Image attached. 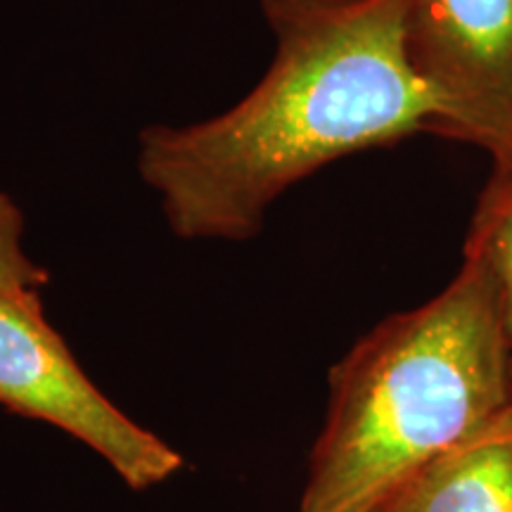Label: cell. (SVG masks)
<instances>
[{"label": "cell", "mask_w": 512, "mask_h": 512, "mask_svg": "<svg viewBox=\"0 0 512 512\" xmlns=\"http://www.w3.org/2000/svg\"><path fill=\"white\" fill-rule=\"evenodd\" d=\"M24 216L8 192L0 190V292L41 290L50 273L24 252Z\"/></svg>", "instance_id": "cell-7"}, {"label": "cell", "mask_w": 512, "mask_h": 512, "mask_svg": "<svg viewBox=\"0 0 512 512\" xmlns=\"http://www.w3.org/2000/svg\"><path fill=\"white\" fill-rule=\"evenodd\" d=\"M465 254L482 261L496 280L505 328L512 339V162H494L472 216Z\"/></svg>", "instance_id": "cell-6"}, {"label": "cell", "mask_w": 512, "mask_h": 512, "mask_svg": "<svg viewBox=\"0 0 512 512\" xmlns=\"http://www.w3.org/2000/svg\"><path fill=\"white\" fill-rule=\"evenodd\" d=\"M510 394H512V344H510Z\"/></svg>", "instance_id": "cell-9"}, {"label": "cell", "mask_w": 512, "mask_h": 512, "mask_svg": "<svg viewBox=\"0 0 512 512\" xmlns=\"http://www.w3.org/2000/svg\"><path fill=\"white\" fill-rule=\"evenodd\" d=\"M510 344L496 280L465 254L444 292L332 366L299 512H380L512 401Z\"/></svg>", "instance_id": "cell-2"}, {"label": "cell", "mask_w": 512, "mask_h": 512, "mask_svg": "<svg viewBox=\"0 0 512 512\" xmlns=\"http://www.w3.org/2000/svg\"><path fill=\"white\" fill-rule=\"evenodd\" d=\"M406 43L441 107L439 136L501 155L512 140V0H408Z\"/></svg>", "instance_id": "cell-4"}, {"label": "cell", "mask_w": 512, "mask_h": 512, "mask_svg": "<svg viewBox=\"0 0 512 512\" xmlns=\"http://www.w3.org/2000/svg\"><path fill=\"white\" fill-rule=\"evenodd\" d=\"M273 62L247 98L140 133L138 171L185 240H247L290 185L354 152L437 133L408 55V0H261Z\"/></svg>", "instance_id": "cell-1"}, {"label": "cell", "mask_w": 512, "mask_h": 512, "mask_svg": "<svg viewBox=\"0 0 512 512\" xmlns=\"http://www.w3.org/2000/svg\"><path fill=\"white\" fill-rule=\"evenodd\" d=\"M380 512H512V401Z\"/></svg>", "instance_id": "cell-5"}, {"label": "cell", "mask_w": 512, "mask_h": 512, "mask_svg": "<svg viewBox=\"0 0 512 512\" xmlns=\"http://www.w3.org/2000/svg\"><path fill=\"white\" fill-rule=\"evenodd\" d=\"M494 162H512V140H510V145L501 152V155L494 157Z\"/></svg>", "instance_id": "cell-8"}, {"label": "cell", "mask_w": 512, "mask_h": 512, "mask_svg": "<svg viewBox=\"0 0 512 512\" xmlns=\"http://www.w3.org/2000/svg\"><path fill=\"white\" fill-rule=\"evenodd\" d=\"M0 406L79 439L133 491L169 482L185 465L181 451L119 411L83 373L38 290L0 292Z\"/></svg>", "instance_id": "cell-3"}]
</instances>
